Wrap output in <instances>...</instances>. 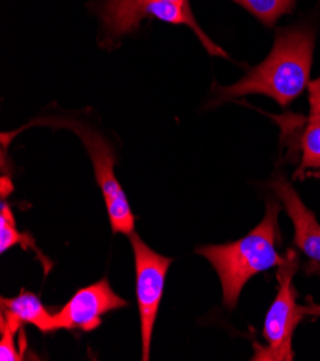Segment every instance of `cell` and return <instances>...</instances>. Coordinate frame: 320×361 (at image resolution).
Segmentation results:
<instances>
[{
    "label": "cell",
    "instance_id": "8fae6325",
    "mask_svg": "<svg viewBox=\"0 0 320 361\" xmlns=\"http://www.w3.org/2000/svg\"><path fill=\"white\" fill-rule=\"evenodd\" d=\"M266 26H273L283 15L290 13L297 0H233Z\"/></svg>",
    "mask_w": 320,
    "mask_h": 361
},
{
    "label": "cell",
    "instance_id": "5b68a950",
    "mask_svg": "<svg viewBox=\"0 0 320 361\" xmlns=\"http://www.w3.org/2000/svg\"><path fill=\"white\" fill-rule=\"evenodd\" d=\"M33 124H46L51 127H59L74 131L84 142V146L92 160L96 183L102 190L106 210H108L110 224L114 233L131 235L135 226V218L132 214L129 202L120 182L115 177V156L114 149L103 135L95 131L92 127L72 120V118H42Z\"/></svg>",
    "mask_w": 320,
    "mask_h": 361
},
{
    "label": "cell",
    "instance_id": "5bb4252c",
    "mask_svg": "<svg viewBox=\"0 0 320 361\" xmlns=\"http://www.w3.org/2000/svg\"><path fill=\"white\" fill-rule=\"evenodd\" d=\"M6 190L12 192V182H11V178L4 176L2 177V199L6 197Z\"/></svg>",
    "mask_w": 320,
    "mask_h": 361
},
{
    "label": "cell",
    "instance_id": "52a82bcc",
    "mask_svg": "<svg viewBox=\"0 0 320 361\" xmlns=\"http://www.w3.org/2000/svg\"><path fill=\"white\" fill-rule=\"evenodd\" d=\"M128 302L114 293L108 279H101L82 288L63 308L55 314L58 330L92 331L102 324V317L114 310L127 307Z\"/></svg>",
    "mask_w": 320,
    "mask_h": 361
},
{
    "label": "cell",
    "instance_id": "7a4b0ae2",
    "mask_svg": "<svg viewBox=\"0 0 320 361\" xmlns=\"http://www.w3.org/2000/svg\"><path fill=\"white\" fill-rule=\"evenodd\" d=\"M279 212L280 204L276 200H269L263 221L244 238L226 245H207L196 249L219 274L226 308H236L248 279L284 262L276 250Z\"/></svg>",
    "mask_w": 320,
    "mask_h": 361
},
{
    "label": "cell",
    "instance_id": "30bf717a",
    "mask_svg": "<svg viewBox=\"0 0 320 361\" xmlns=\"http://www.w3.org/2000/svg\"><path fill=\"white\" fill-rule=\"evenodd\" d=\"M310 113L306 128L300 137L302 160L295 177H300L307 170L320 169V78L307 87Z\"/></svg>",
    "mask_w": 320,
    "mask_h": 361
},
{
    "label": "cell",
    "instance_id": "ba28073f",
    "mask_svg": "<svg viewBox=\"0 0 320 361\" xmlns=\"http://www.w3.org/2000/svg\"><path fill=\"white\" fill-rule=\"evenodd\" d=\"M270 188L281 200L293 224V243L310 259L320 262V225L314 213L305 206L299 193L283 176H276Z\"/></svg>",
    "mask_w": 320,
    "mask_h": 361
},
{
    "label": "cell",
    "instance_id": "7c38bea8",
    "mask_svg": "<svg viewBox=\"0 0 320 361\" xmlns=\"http://www.w3.org/2000/svg\"><path fill=\"white\" fill-rule=\"evenodd\" d=\"M15 245H22L23 247L30 246L37 249L33 245V238L29 233H20L16 229L13 212L11 206H8L4 200L2 209H0V252L5 254L8 249Z\"/></svg>",
    "mask_w": 320,
    "mask_h": 361
},
{
    "label": "cell",
    "instance_id": "3957f363",
    "mask_svg": "<svg viewBox=\"0 0 320 361\" xmlns=\"http://www.w3.org/2000/svg\"><path fill=\"white\" fill-rule=\"evenodd\" d=\"M101 19L102 45L113 47L127 35L138 30L139 23L148 19H160L172 25H186L198 36L210 55L227 58V54L212 42L198 26L193 11L164 0H103L92 5Z\"/></svg>",
    "mask_w": 320,
    "mask_h": 361
},
{
    "label": "cell",
    "instance_id": "4fadbf2b",
    "mask_svg": "<svg viewBox=\"0 0 320 361\" xmlns=\"http://www.w3.org/2000/svg\"><path fill=\"white\" fill-rule=\"evenodd\" d=\"M0 333H2V338H0V360L2 361L23 360V354L16 350V344H15V336L18 333L12 331L6 326H2V324H0Z\"/></svg>",
    "mask_w": 320,
    "mask_h": 361
},
{
    "label": "cell",
    "instance_id": "6da1fadb",
    "mask_svg": "<svg viewBox=\"0 0 320 361\" xmlns=\"http://www.w3.org/2000/svg\"><path fill=\"white\" fill-rule=\"evenodd\" d=\"M316 32L310 26L279 29L270 55L233 85L217 87L211 105L250 94L273 98L286 108L310 84Z\"/></svg>",
    "mask_w": 320,
    "mask_h": 361
},
{
    "label": "cell",
    "instance_id": "277c9868",
    "mask_svg": "<svg viewBox=\"0 0 320 361\" xmlns=\"http://www.w3.org/2000/svg\"><path fill=\"white\" fill-rule=\"evenodd\" d=\"M299 267V257L293 250H288L284 262L277 267L279 291L267 311L263 338L267 345L255 344V361H292L295 353L292 348L293 334L299 322L309 314H319L320 307H300L297 304V293L293 286V276Z\"/></svg>",
    "mask_w": 320,
    "mask_h": 361
},
{
    "label": "cell",
    "instance_id": "9a60e30c",
    "mask_svg": "<svg viewBox=\"0 0 320 361\" xmlns=\"http://www.w3.org/2000/svg\"><path fill=\"white\" fill-rule=\"evenodd\" d=\"M164 2H172V4L180 5V6L186 8V9H191L190 8V0H164Z\"/></svg>",
    "mask_w": 320,
    "mask_h": 361
},
{
    "label": "cell",
    "instance_id": "8992f818",
    "mask_svg": "<svg viewBox=\"0 0 320 361\" xmlns=\"http://www.w3.org/2000/svg\"><path fill=\"white\" fill-rule=\"evenodd\" d=\"M129 239L135 261V286L141 319L142 360L148 361L154 324L164 293L165 276L172 259L157 254L135 232L129 235Z\"/></svg>",
    "mask_w": 320,
    "mask_h": 361
},
{
    "label": "cell",
    "instance_id": "9c48e42d",
    "mask_svg": "<svg viewBox=\"0 0 320 361\" xmlns=\"http://www.w3.org/2000/svg\"><path fill=\"white\" fill-rule=\"evenodd\" d=\"M0 324L15 333L20 331L23 324H30L45 334L56 331L55 314L44 307L38 295L25 290L15 298H2Z\"/></svg>",
    "mask_w": 320,
    "mask_h": 361
}]
</instances>
